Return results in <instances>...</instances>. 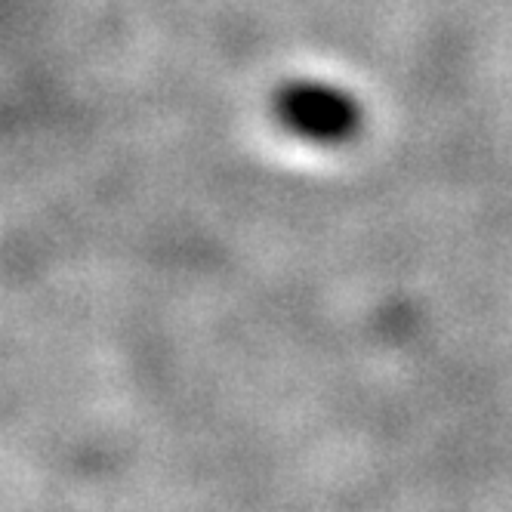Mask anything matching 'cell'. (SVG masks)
Listing matches in <instances>:
<instances>
[{"mask_svg":"<svg viewBox=\"0 0 512 512\" xmlns=\"http://www.w3.org/2000/svg\"><path fill=\"white\" fill-rule=\"evenodd\" d=\"M275 124L306 145L340 149L364 130V102L331 78H290L272 93Z\"/></svg>","mask_w":512,"mask_h":512,"instance_id":"obj_1","label":"cell"}]
</instances>
